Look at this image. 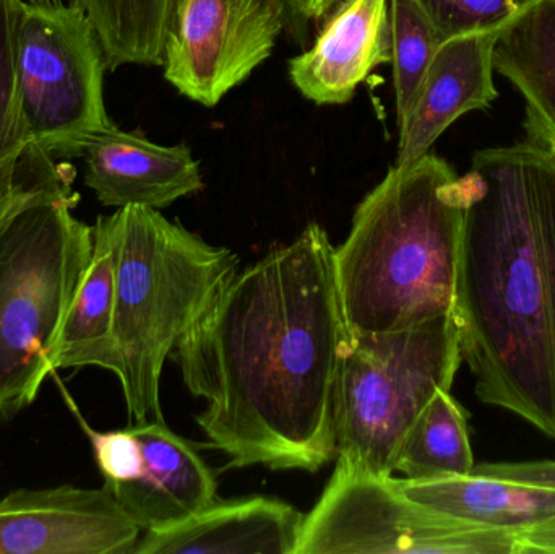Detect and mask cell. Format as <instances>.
Listing matches in <instances>:
<instances>
[{
    "instance_id": "6da1fadb",
    "label": "cell",
    "mask_w": 555,
    "mask_h": 554,
    "mask_svg": "<svg viewBox=\"0 0 555 554\" xmlns=\"http://www.w3.org/2000/svg\"><path fill=\"white\" fill-rule=\"evenodd\" d=\"M349 334L335 246L319 223L236 272L172 350L207 400L197 416L224 468L319 472L336 458L335 399Z\"/></svg>"
},
{
    "instance_id": "30bf717a",
    "label": "cell",
    "mask_w": 555,
    "mask_h": 554,
    "mask_svg": "<svg viewBox=\"0 0 555 554\" xmlns=\"http://www.w3.org/2000/svg\"><path fill=\"white\" fill-rule=\"evenodd\" d=\"M140 537L106 487L16 490L0 500V554H133Z\"/></svg>"
},
{
    "instance_id": "cb8c5ba5",
    "label": "cell",
    "mask_w": 555,
    "mask_h": 554,
    "mask_svg": "<svg viewBox=\"0 0 555 554\" xmlns=\"http://www.w3.org/2000/svg\"><path fill=\"white\" fill-rule=\"evenodd\" d=\"M446 39L507 26L538 0H416Z\"/></svg>"
},
{
    "instance_id": "e0dca14e",
    "label": "cell",
    "mask_w": 555,
    "mask_h": 554,
    "mask_svg": "<svg viewBox=\"0 0 555 554\" xmlns=\"http://www.w3.org/2000/svg\"><path fill=\"white\" fill-rule=\"evenodd\" d=\"M116 224L113 215L98 217L93 256L65 314L52 366H98L116 373L114 305H116Z\"/></svg>"
},
{
    "instance_id": "484cf974",
    "label": "cell",
    "mask_w": 555,
    "mask_h": 554,
    "mask_svg": "<svg viewBox=\"0 0 555 554\" xmlns=\"http://www.w3.org/2000/svg\"><path fill=\"white\" fill-rule=\"evenodd\" d=\"M472 472L512 484L555 491V461L475 465Z\"/></svg>"
},
{
    "instance_id": "5bb4252c",
    "label": "cell",
    "mask_w": 555,
    "mask_h": 554,
    "mask_svg": "<svg viewBox=\"0 0 555 554\" xmlns=\"http://www.w3.org/2000/svg\"><path fill=\"white\" fill-rule=\"evenodd\" d=\"M129 428L142 449V474L129 484L104 487L142 532L184 523L220 501L214 472L165 420L130 423Z\"/></svg>"
},
{
    "instance_id": "2e32d148",
    "label": "cell",
    "mask_w": 555,
    "mask_h": 554,
    "mask_svg": "<svg viewBox=\"0 0 555 554\" xmlns=\"http://www.w3.org/2000/svg\"><path fill=\"white\" fill-rule=\"evenodd\" d=\"M492 65L524 94L528 142L555 149V0H538L501 29Z\"/></svg>"
},
{
    "instance_id": "ffe728a7",
    "label": "cell",
    "mask_w": 555,
    "mask_h": 554,
    "mask_svg": "<svg viewBox=\"0 0 555 554\" xmlns=\"http://www.w3.org/2000/svg\"><path fill=\"white\" fill-rule=\"evenodd\" d=\"M175 0H70L96 29L109 70L162 67Z\"/></svg>"
},
{
    "instance_id": "7a4b0ae2",
    "label": "cell",
    "mask_w": 555,
    "mask_h": 554,
    "mask_svg": "<svg viewBox=\"0 0 555 554\" xmlns=\"http://www.w3.org/2000/svg\"><path fill=\"white\" fill-rule=\"evenodd\" d=\"M462 184L452 308L462 360L482 403L555 439V149L481 150Z\"/></svg>"
},
{
    "instance_id": "7c38bea8",
    "label": "cell",
    "mask_w": 555,
    "mask_h": 554,
    "mask_svg": "<svg viewBox=\"0 0 555 554\" xmlns=\"http://www.w3.org/2000/svg\"><path fill=\"white\" fill-rule=\"evenodd\" d=\"M499 33L446 39L437 49L416 98L400 127L397 162L408 166L430 153L434 143L469 111L488 109L495 98L492 52Z\"/></svg>"
},
{
    "instance_id": "603a6c76",
    "label": "cell",
    "mask_w": 555,
    "mask_h": 554,
    "mask_svg": "<svg viewBox=\"0 0 555 554\" xmlns=\"http://www.w3.org/2000/svg\"><path fill=\"white\" fill-rule=\"evenodd\" d=\"M54 156L41 146L28 143L18 153L0 163V224L39 192L68 184Z\"/></svg>"
},
{
    "instance_id": "277c9868",
    "label": "cell",
    "mask_w": 555,
    "mask_h": 554,
    "mask_svg": "<svg viewBox=\"0 0 555 554\" xmlns=\"http://www.w3.org/2000/svg\"><path fill=\"white\" fill-rule=\"evenodd\" d=\"M116 224L114 353L130 423L163 420L159 383L178 342L237 272L240 256L162 211L122 207Z\"/></svg>"
},
{
    "instance_id": "4fadbf2b",
    "label": "cell",
    "mask_w": 555,
    "mask_h": 554,
    "mask_svg": "<svg viewBox=\"0 0 555 554\" xmlns=\"http://www.w3.org/2000/svg\"><path fill=\"white\" fill-rule=\"evenodd\" d=\"M391 62L390 0H341L312 48L289 61V77L304 98L348 104L372 72Z\"/></svg>"
},
{
    "instance_id": "9c48e42d",
    "label": "cell",
    "mask_w": 555,
    "mask_h": 554,
    "mask_svg": "<svg viewBox=\"0 0 555 554\" xmlns=\"http://www.w3.org/2000/svg\"><path fill=\"white\" fill-rule=\"evenodd\" d=\"M286 0H175L165 78L195 103L217 106L272 55Z\"/></svg>"
},
{
    "instance_id": "52a82bcc",
    "label": "cell",
    "mask_w": 555,
    "mask_h": 554,
    "mask_svg": "<svg viewBox=\"0 0 555 554\" xmlns=\"http://www.w3.org/2000/svg\"><path fill=\"white\" fill-rule=\"evenodd\" d=\"M103 46L75 5L23 0L16 38L20 109L28 143L54 156L109 126Z\"/></svg>"
},
{
    "instance_id": "8fae6325",
    "label": "cell",
    "mask_w": 555,
    "mask_h": 554,
    "mask_svg": "<svg viewBox=\"0 0 555 554\" xmlns=\"http://www.w3.org/2000/svg\"><path fill=\"white\" fill-rule=\"evenodd\" d=\"M67 158L83 159L85 184L104 207L163 210L204 189L188 145H159L113 123L75 143Z\"/></svg>"
},
{
    "instance_id": "7402d4cb",
    "label": "cell",
    "mask_w": 555,
    "mask_h": 554,
    "mask_svg": "<svg viewBox=\"0 0 555 554\" xmlns=\"http://www.w3.org/2000/svg\"><path fill=\"white\" fill-rule=\"evenodd\" d=\"M23 0H0V163L28 145L16 80V38Z\"/></svg>"
},
{
    "instance_id": "83f0119b",
    "label": "cell",
    "mask_w": 555,
    "mask_h": 554,
    "mask_svg": "<svg viewBox=\"0 0 555 554\" xmlns=\"http://www.w3.org/2000/svg\"><path fill=\"white\" fill-rule=\"evenodd\" d=\"M555 554V516L520 530L515 536L514 554Z\"/></svg>"
},
{
    "instance_id": "ba28073f",
    "label": "cell",
    "mask_w": 555,
    "mask_h": 554,
    "mask_svg": "<svg viewBox=\"0 0 555 554\" xmlns=\"http://www.w3.org/2000/svg\"><path fill=\"white\" fill-rule=\"evenodd\" d=\"M515 536L414 503L393 477L336 461L322 497L304 517L296 554H514Z\"/></svg>"
},
{
    "instance_id": "3957f363",
    "label": "cell",
    "mask_w": 555,
    "mask_h": 554,
    "mask_svg": "<svg viewBox=\"0 0 555 554\" xmlns=\"http://www.w3.org/2000/svg\"><path fill=\"white\" fill-rule=\"evenodd\" d=\"M463 218L462 178L446 159L427 153L391 166L335 247L349 334L400 332L452 314Z\"/></svg>"
},
{
    "instance_id": "5b68a950",
    "label": "cell",
    "mask_w": 555,
    "mask_h": 554,
    "mask_svg": "<svg viewBox=\"0 0 555 554\" xmlns=\"http://www.w3.org/2000/svg\"><path fill=\"white\" fill-rule=\"evenodd\" d=\"M70 182L39 192L0 224V418L35 402L54 373L65 314L93 256Z\"/></svg>"
},
{
    "instance_id": "d4e9b609",
    "label": "cell",
    "mask_w": 555,
    "mask_h": 554,
    "mask_svg": "<svg viewBox=\"0 0 555 554\" xmlns=\"http://www.w3.org/2000/svg\"><path fill=\"white\" fill-rule=\"evenodd\" d=\"M83 428L93 446L94 459L106 487L129 484L139 478L143 467L142 449L129 426L106 433L88 428L87 423H83Z\"/></svg>"
},
{
    "instance_id": "8992f818",
    "label": "cell",
    "mask_w": 555,
    "mask_h": 554,
    "mask_svg": "<svg viewBox=\"0 0 555 554\" xmlns=\"http://www.w3.org/2000/svg\"><path fill=\"white\" fill-rule=\"evenodd\" d=\"M452 314L388 334L351 335L336 384V461L377 477L393 475L413 423L462 364Z\"/></svg>"
},
{
    "instance_id": "44dd1931",
    "label": "cell",
    "mask_w": 555,
    "mask_h": 554,
    "mask_svg": "<svg viewBox=\"0 0 555 554\" xmlns=\"http://www.w3.org/2000/svg\"><path fill=\"white\" fill-rule=\"evenodd\" d=\"M390 29L395 101L400 124L443 39L416 0H390Z\"/></svg>"
},
{
    "instance_id": "4316f807",
    "label": "cell",
    "mask_w": 555,
    "mask_h": 554,
    "mask_svg": "<svg viewBox=\"0 0 555 554\" xmlns=\"http://www.w3.org/2000/svg\"><path fill=\"white\" fill-rule=\"evenodd\" d=\"M341 0H286V29L299 44H306L310 23L322 20Z\"/></svg>"
},
{
    "instance_id": "d6986e66",
    "label": "cell",
    "mask_w": 555,
    "mask_h": 554,
    "mask_svg": "<svg viewBox=\"0 0 555 554\" xmlns=\"http://www.w3.org/2000/svg\"><path fill=\"white\" fill-rule=\"evenodd\" d=\"M475 468L465 410L439 389L411 426L395 459L393 474L427 481L472 474Z\"/></svg>"
},
{
    "instance_id": "9a60e30c",
    "label": "cell",
    "mask_w": 555,
    "mask_h": 554,
    "mask_svg": "<svg viewBox=\"0 0 555 554\" xmlns=\"http://www.w3.org/2000/svg\"><path fill=\"white\" fill-rule=\"evenodd\" d=\"M304 517L275 498L217 501L184 523L142 532L133 554H296Z\"/></svg>"
},
{
    "instance_id": "ac0fdd59",
    "label": "cell",
    "mask_w": 555,
    "mask_h": 554,
    "mask_svg": "<svg viewBox=\"0 0 555 554\" xmlns=\"http://www.w3.org/2000/svg\"><path fill=\"white\" fill-rule=\"evenodd\" d=\"M393 480L414 503L488 529L520 532L555 516V491L475 472L427 481Z\"/></svg>"
}]
</instances>
